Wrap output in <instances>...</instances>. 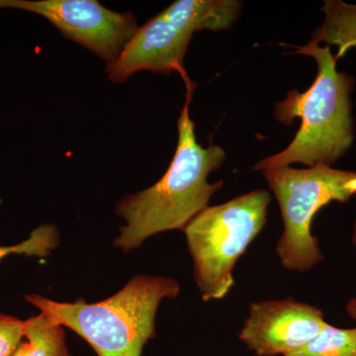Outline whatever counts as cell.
Returning <instances> with one entry per match:
<instances>
[{"label":"cell","instance_id":"cell-11","mask_svg":"<svg viewBox=\"0 0 356 356\" xmlns=\"http://www.w3.org/2000/svg\"><path fill=\"white\" fill-rule=\"evenodd\" d=\"M285 356H356V327L339 329L327 324L303 348Z\"/></svg>","mask_w":356,"mask_h":356},{"label":"cell","instance_id":"cell-5","mask_svg":"<svg viewBox=\"0 0 356 356\" xmlns=\"http://www.w3.org/2000/svg\"><path fill=\"white\" fill-rule=\"evenodd\" d=\"M243 4L236 0H177L138 28L121 55L107 65L110 81L123 83L140 70L189 81L184 60L194 33L231 29Z\"/></svg>","mask_w":356,"mask_h":356},{"label":"cell","instance_id":"cell-4","mask_svg":"<svg viewBox=\"0 0 356 356\" xmlns=\"http://www.w3.org/2000/svg\"><path fill=\"white\" fill-rule=\"evenodd\" d=\"M271 195L257 191L208 206L184 229L203 301L221 300L233 287V269L266 224Z\"/></svg>","mask_w":356,"mask_h":356},{"label":"cell","instance_id":"cell-10","mask_svg":"<svg viewBox=\"0 0 356 356\" xmlns=\"http://www.w3.org/2000/svg\"><path fill=\"white\" fill-rule=\"evenodd\" d=\"M13 356H72L65 327L40 312L24 321V337Z\"/></svg>","mask_w":356,"mask_h":356},{"label":"cell","instance_id":"cell-8","mask_svg":"<svg viewBox=\"0 0 356 356\" xmlns=\"http://www.w3.org/2000/svg\"><path fill=\"white\" fill-rule=\"evenodd\" d=\"M327 325L322 310L293 299L250 305L238 337L257 356L288 355L303 348Z\"/></svg>","mask_w":356,"mask_h":356},{"label":"cell","instance_id":"cell-6","mask_svg":"<svg viewBox=\"0 0 356 356\" xmlns=\"http://www.w3.org/2000/svg\"><path fill=\"white\" fill-rule=\"evenodd\" d=\"M269 188L280 203L283 229L276 254L288 270L306 273L324 259L318 238L312 235L314 217L324 206L344 203L356 195V172L315 165L262 170Z\"/></svg>","mask_w":356,"mask_h":356},{"label":"cell","instance_id":"cell-2","mask_svg":"<svg viewBox=\"0 0 356 356\" xmlns=\"http://www.w3.org/2000/svg\"><path fill=\"white\" fill-rule=\"evenodd\" d=\"M294 54L315 58L318 74L305 92L290 90L287 97L276 103L274 115L280 123L291 125L301 119L294 139L280 153L267 156L254 166V170L303 163L308 166L334 165L348 153L353 142L350 93L355 86L353 77L337 70L336 58L331 47L324 48L309 42L295 46Z\"/></svg>","mask_w":356,"mask_h":356},{"label":"cell","instance_id":"cell-14","mask_svg":"<svg viewBox=\"0 0 356 356\" xmlns=\"http://www.w3.org/2000/svg\"><path fill=\"white\" fill-rule=\"evenodd\" d=\"M353 243L356 245V221L355 222V228H353ZM346 312H348V315L351 318L356 320V298L350 300L348 305H346Z\"/></svg>","mask_w":356,"mask_h":356},{"label":"cell","instance_id":"cell-1","mask_svg":"<svg viewBox=\"0 0 356 356\" xmlns=\"http://www.w3.org/2000/svg\"><path fill=\"white\" fill-rule=\"evenodd\" d=\"M186 88V102L177 120V151L170 168L153 186L125 195L117 204L115 212L126 224L114 245L123 252L136 250L156 234L184 231L224 184L222 180L208 182V175L224 163L226 153L219 146L203 147L196 140L195 125L189 113L195 86L189 81Z\"/></svg>","mask_w":356,"mask_h":356},{"label":"cell","instance_id":"cell-7","mask_svg":"<svg viewBox=\"0 0 356 356\" xmlns=\"http://www.w3.org/2000/svg\"><path fill=\"white\" fill-rule=\"evenodd\" d=\"M0 8L39 14L65 37L115 62L138 30L132 13L109 10L96 0H0Z\"/></svg>","mask_w":356,"mask_h":356},{"label":"cell","instance_id":"cell-9","mask_svg":"<svg viewBox=\"0 0 356 356\" xmlns=\"http://www.w3.org/2000/svg\"><path fill=\"white\" fill-rule=\"evenodd\" d=\"M321 10L325 13V20L313 33L310 42L337 47L334 58L339 60L348 50L356 48V4L327 0Z\"/></svg>","mask_w":356,"mask_h":356},{"label":"cell","instance_id":"cell-13","mask_svg":"<svg viewBox=\"0 0 356 356\" xmlns=\"http://www.w3.org/2000/svg\"><path fill=\"white\" fill-rule=\"evenodd\" d=\"M24 337V321L0 314V356H13Z\"/></svg>","mask_w":356,"mask_h":356},{"label":"cell","instance_id":"cell-12","mask_svg":"<svg viewBox=\"0 0 356 356\" xmlns=\"http://www.w3.org/2000/svg\"><path fill=\"white\" fill-rule=\"evenodd\" d=\"M60 234L53 225H42L30 234L29 238L14 245H0V261L10 254L46 257L57 247Z\"/></svg>","mask_w":356,"mask_h":356},{"label":"cell","instance_id":"cell-3","mask_svg":"<svg viewBox=\"0 0 356 356\" xmlns=\"http://www.w3.org/2000/svg\"><path fill=\"white\" fill-rule=\"evenodd\" d=\"M177 280L165 276L135 275L120 291L96 303L83 299L54 301L31 294L25 300L51 320L72 330L98 356H140L156 337V315L165 299L179 295Z\"/></svg>","mask_w":356,"mask_h":356}]
</instances>
